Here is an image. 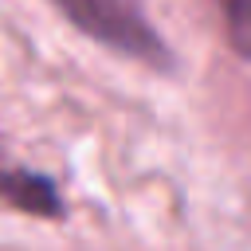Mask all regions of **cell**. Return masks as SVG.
<instances>
[{"label":"cell","mask_w":251,"mask_h":251,"mask_svg":"<svg viewBox=\"0 0 251 251\" xmlns=\"http://www.w3.org/2000/svg\"><path fill=\"white\" fill-rule=\"evenodd\" d=\"M75 27H82L90 39L141 59L149 67H169V47L165 39L149 27L141 8L133 0H51Z\"/></svg>","instance_id":"1"},{"label":"cell","mask_w":251,"mask_h":251,"mask_svg":"<svg viewBox=\"0 0 251 251\" xmlns=\"http://www.w3.org/2000/svg\"><path fill=\"white\" fill-rule=\"evenodd\" d=\"M0 196H4L8 204H16V208L31 212V216H59V212H63L55 184H51L47 176H35V173H27V169L8 165L4 153H0Z\"/></svg>","instance_id":"2"},{"label":"cell","mask_w":251,"mask_h":251,"mask_svg":"<svg viewBox=\"0 0 251 251\" xmlns=\"http://www.w3.org/2000/svg\"><path fill=\"white\" fill-rule=\"evenodd\" d=\"M224 31L235 47V55H243L251 63V0H216Z\"/></svg>","instance_id":"3"}]
</instances>
